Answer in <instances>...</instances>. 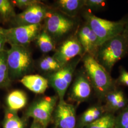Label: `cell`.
Returning a JSON list of instances; mask_svg holds the SVG:
<instances>
[{
  "mask_svg": "<svg viewBox=\"0 0 128 128\" xmlns=\"http://www.w3.org/2000/svg\"><path fill=\"white\" fill-rule=\"evenodd\" d=\"M82 59L86 73L96 96L100 100L104 101L106 95L117 87L115 80L94 56L86 54Z\"/></svg>",
  "mask_w": 128,
  "mask_h": 128,
  "instance_id": "1",
  "label": "cell"
},
{
  "mask_svg": "<svg viewBox=\"0 0 128 128\" xmlns=\"http://www.w3.org/2000/svg\"><path fill=\"white\" fill-rule=\"evenodd\" d=\"M128 54V41L122 34L112 38L99 46L96 61L110 74L115 64Z\"/></svg>",
  "mask_w": 128,
  "mask_h": 128,
  "instance_id": "2",
  "label": "cell"
},
{
  "mask_svg": "<svg viewBox=\"0 0 128 128\" xmlns=\"http://www.w3.org/2000/svg\"><path fill=\"white\" fill-rule=\"evenodd\" d=\"M7 51V61L10 79L12 81L23 78L32 68L30 52L26 46H11Z\"/></svg>",
  "mask_w": 128,
  "mask_h": 128,
  "instance_id": "3",
  "label": "cell"
},
{
  "mask_svg": "<svg viewBox=\"0 0 128 128\" xmlns=\"http://www.w3.org/2000/svg\"><path fill=\"white\" fill-rule=\"evenodd\" d=\"M84 18L86 23L97 37L100 45L104 42L122 34L124 29L123 19L112 21L99 18L90 12H85Z\"/></svg>",
  "mask_w": 128,
  "mask_h": 128,
  "instance_id": "4",
  "label": "cell"
},
{
  "mask_svg": "<svg viewBox=\"0 0 128 128\" xmlns=\"http://www.w3.org/2000/svg\"><path fill=\"white\" fill-rule=\"evenodd\" d=\"M58 96H44L34 102L26 111V116L46 128L52 119L54 111L58 104Z\"/></svg>",
  "mask_w": 128,
  "mask_h": 128,
  "instance_id": "5",
  "label": "cell"
},
{
  "mask_svg": "<svg viewBox=\"0 0 128 128\" xmlns=\"http://www.w3.org/2000/svg\"><path fill=\"white\" fill-rule=\"evenodd\" d=\"M82 56H78L53 73L48 79V84L56 92L59 100H64V96L72 81L74 73Z\"/></svg>",
  "mask_w": 128,
  "mask_h": 128,
  "instance_id": "6",
  "label": "cell"
},
{
  "mask_svg": "<svg viewBox=\"0 0 128 128\" xmlns=\"http://www.w3.org/2000/svg\"><path fill=\"white\" fill-rule=\"evenodd\" d=\"M41 30V24H38L4 28V32L7 43L10 46H26L36 40Z\"/></svg>",
  "mask_w": 128,
  "mask_h": 128,
  "instance_id": "7",
  "label": "cell"
},
{
  "mask_svg": "<svg viewBox=\"0 0 128 128\" xmlns=\"http://www.w3.org/2000/svg\"><path fill=\"white\" fill-rule=\"evenodd\" d=\"M52 118L55 128H76V109L74 105L64 100H59Z\"/></svg>",
  "mask_w": 128,
  "mask_h": 128,
  "instance_id": "8",
  "label": "cell"
},
{
  "mask_svg": "<svg viewBox=\"0 0 128 128\" xmlns=\"http://www.w3.org/2000/svg\"><path fill=\"white\" fill-rule=\"evenodd\" d=\"M74 25L73 20L61 14H48L46 18L45 28L52 38H60L68 34Z\"/></svg>",
  "mask_w": 128,
  "mask_h": 128,
  "instance_id": "9",
  "label": "cell"
},
{
  "mask_svg": "<svg viewBox=\"0 0 128 128\" xmlns=\"http://www.w3.org/2000/svg\"><path fill=\"white\" fill-rule=\"evenodd\" d=\"M84 52L77 36L70 37L64 41L53 57L62 66L78 56L82 57Z\"/></svg>",
  "mask_w": 128,
  "mask_h": 128,
  "instance_id": "10",
  "label": "cell"
},
{
  "mask_svg": "<svg viewBox=\"0 0 128 128\" xmlns=\"http://www.w3.org/2000/svg\"><path fill=\"white\" fill-rule=\"evenodd\" d=\"M48 13L46 7L40 3L27 8L23 12L16 15L14 20L17 26L38 24L46 18Z\"/></svg>",
  "mask_w": 128,
  "mask_h": 128,
  "instance_id": "11",
  "label": "cell"
},
{
  "mask_svg": "<svg viewBox=\"0 0 128 128\" xmlns=\"http://www.w3.org/2000/svg\"><path fill=\"white\" fill-rule=\"evenodd\" d=\"M92 88L86 73L79 74L76 77L69 93L70 100L81 103L91 96Z\"/></svg>",
  "mask_w": 128,
  "mask_h": 128,
  "instance_id": "12",
  "label": "cell"
},
{
  "mask_svg": "<svg viewBox=\"0 0 128 128\" xmlns=\"http://www.w3.org/2000/svg\"><path fill=\"white\" fill-rule=\"evenodd\" d=\"M82 46L84 55H90L94 58L100 46L97 37L86 23L79 30L76 36Z\"/></svg>",
  "mask_w": 128,
  "mask_h": 128,
  "instance_id": "13",
  "label": "cell"
},
{
  "mask_svg": "<svg viewBox=\"0 0 128 128\" xmlns=\"http://www.w3.org/2000/svg\"><path fill=\"white\" fill-rule=\"evenodd\" d=\"M107 112L104 105H93L86 110L78 120L76 128H83L101 118Z\"/></svg>",
  "mask_w": 128,
  "mask_h": 128,
  "instance_id": "14",
  "label": "cell"
},
{
  "mask_svg": "<svg viewBox=\"0 0 128 128\" xmlns=\"http://www.w3.org/2000/svg\"><path fill=\"white\" fill-rule=\"evenodd\" d=\"M20 82L30 91L37 94H44L48 86L46 78L38 74H26L22 78Z\"/></svg>",
  "mask_w": 128,
  "mask_h": 128,
  "instance_id": "15",
  "label": "cell"
},
{
  "mask_svg": "<svg viewBox=\"0 0 128 128\" xmlns=\"http://www.w3.org/2000/svg\"><path fill=\"white\" fill-rule=\"evenodd\" d=\"M27 97L25 92L19 90L10 92L6 98V103L10 110L17 112L26 105Z\"/></svg>",
  "mask_w": 128,
  "mask_h": 128,
  "instance_id": "16",
  "label": "cell"
},
{
  "mask_svg": "<svg viewBox=\"0 0 128 128\" xmlns=\"http://www.w3.org/2000/svg\"><path fill=\"white\" fill-rule=\"evenodd\" d=\"M56 3L60 9L71 17L75 16L84 6V0H60Z\"/></svg>",
  "mask_w": 128,
  "mask_h": 128,
  "instance_id": "17",
  "label": "cell"
},
{
  "mask_svg": "<svg viewBox=\"0 0 128 128\" xmlns=\"http://www.w3.org/2000/svg\"><path fill=\"white\" fill-rule=\"evenodd\" d=\"M3 128H25V122L20 117L17 112L6 109L2 122Z\"/></svg>",
  "mask_w": 128,
  "mask_h": 128,
  "instance_id": "18",
  "label": "cell"
},
{
  "mask_svg": "<svg viewBox=\"0 0 128 128\" xmlns=\"http://www.w3.org/2000/svg\"><path fill=\"white\" fill-rule=\"evenodd\" d=\"M7 56V50H4L0 53V88L9 86L12 82L9 76Z\"/></svg>",
  "mask_w": 128,
  "mask_h": 128,
  "instance_id": "19",
  "label": "cell"
},
{
  "mask_svg": "<svg viewBox=\"0 0 128 128\" xmlns=\"http://www.w3.org/2000/svg\"><path fill=\"white\" fill-rule=\"evenodd\" d=\"M124 96V94L122 91L117 87L109 92L106 95L104 99L105 103L104 106L107 112L113 113V110L118 101Z\"/></svg>",
  "mask_w": 128,
  "mask_h": 128,
  "instance_id": "20",
  "label": "cell"
},
{
  "mask_svg": "<svg viewBox=\"0 0 128 128\" xmlns=\"http://www.w3.org/2000/svg\"><path fill=\"white\" fill-rule=\"evenodd\" d=\"M36 40L37 45L43 53H48L55 48L53 38L45 30L40 32Z\"/></svg>",
  "mask_w": 128,
  "mask_h": 128,
  "instance_id": "21",
  "label": "cell"
},
{
  "mask_svg": "<svg viewBox=\"0 0 128 128\" xmlns=\"http://www.w3.org/2000/svg\"><path fill=\"white\" fill-rule=\"evenodd\" d=\"M115 118L114 113L107 112L100 119L83 128H114Z\"/></svg>",
  "mask_w": 128,
  "mask_h": 128,
  "instance_id": "22",
  "label": "cell"
},
{
  "mask_svg": "<svg viewBox=\"0 0 128 128\" xmlns=\"http://www.w3.org/2000/svg\"><path fill=\"white\" fill-rule=\"evenodd\" d=\"M39 67L44 72L53 73L60 70L62 66L53 56H46L40 60Z\"/></svg>",
  "mask_w": 128,
  "mask_h": 128,
  "instance_id": "23",
  "label": "cell"
},
{
  "mask_svg": "<svg viewBox=\"0 0 128 128\" xmlns=\"http://www.w3.org/2000/svg\"><path fill=\"white\" fill-rule=\"evenodd\" d=\"M0 15L5 20L15 17L16 14L12 2L8 0H0Z\"/></svg>",
  "mask_w": 128,
  "mask_h": 128,
  "instance_id": "24",
  "label": "cell"
},
{
  "mask_svg": "<svg viewBox=\"0 0 128 128\" xmlns=\"http://www.w3.org/2000/svg\"><path fill=\"white\" fill-rule=\"evenodd\" d=\"M115 116L114 128H128V104Z\"/></svg>",
  "mask_w": 128,
  "mask_h": 128,
  "instance_id": "25",
  "label": "cell"
},
{
  "mask_svg": "<svg viewBox=\"0 0 128 128\" xmlns=\"http://www.w3.org/2000/svg\"><path fill=\"white\" fill-rule=\"evenodd\" d=\"M106 3L104 0H84V6L94 11H98L102 9Z\"/></svg>",
  "mask_w": 128,
  "mask_h": 128,
  "instance_id": "26",
  "label": "cell"
},
{
  "mask_svg": "<svg viewBox=\"0 0 128 128\" xmlns=\"http://www.w3.org/2000/svg\"><path fill=\"white\" fill-rule=\"evenodd\" d=\"M115 82L119 85L128 87V72L123 68L120 69V75Z\"/></svg>",
  "mask_w": 128,
  "mask_h": 128,
  "instance_id": "27",
  "label": "cell"
},
{
  "mask_svg": "<svg viewBox=\"0 0 128 128\" xmlns=\"http://www.w3.org/2000/svg\"><path fill=\"white\" fill-rule=\"evenodd\" d=\"M12 3L20 8L26 9L34 5L40 4V2L36 0H15L12 1Z\"/></svg>",
  "mask_w": 128,
  "mask_h": 128,
  "instance_id": "28",
  "label": "cell"
},
{
  "mask_svg": "<svg viewBox=\"0 0 128 128\" xmlns=\"http://www.w3.org/2000/svg\"><path fill=\"white\" fill-rule=\"evenodd\" d=\"M6 43L7 42L4 32V28H0V53L4 50V47Z\"/></svg>",
  "mask_w": 128,
  "mask_h": 128,
  "instance_id": "29",
  "label": "cell"
},
{
  "mask_svg": "<svg viewBox=\"0 0 128 128\" xmlns=\"http://www.w3.org/2000/svg\"><path fill=\"white\" fill-rule=\"evenodd\" d=\"M122 19L124 22V31L122 34L128 41V16L127 17H125Z\"/></svg>",
  "mask_w": 128,
  "mask_h": 128,
  "instance_id": "30",
  "label": "cell"
},
{
  "mask_svg": "<svg viewBox=\"0 0 128 128\" xmlns=\"http://www.w3.org/2000/svg\"><path fill=\"white\" fill-rule=\"evenodd\" d=\"M30 128H43L41 125L38 123L36 122L33 120V122H32V124L30 126Z\"/></svg>",
  "mask_w": 128,
  "mask_h": 128,
  "instance_id": "31",
  "label": "cell"
}]
</instances>
